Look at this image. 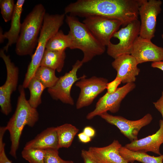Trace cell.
<instances>
[{
  "mask_svg": "<svg viewBox=\"0 0 163 163\" xmlns=\"http://www.w3.org/2000/svg\"><path fill=\"white\" fill-rule=\"evenodd\" d=\"M64 12L75 17L97 16L116 19L125 27L135 19L137 7L134 0H78L66 6Z\"/></svg>",
  "mask_w": 163,
  "mask_h": 163,
  "instance_id": "6da1fadb",
  "label": "cell"
},
{
  "mask_svg": "<svg viewBox=\"0 0 163 163\" xmlns=\"http://www.w3.org/2000/svg\"><path fill=\"white\" fill-rule=\"evenodd\" d=\"M18 88L20 95L16 110L5 126L10 135L11 146L9 153L15 158H16V152L24 127L26 125L33 127L39 117L37 109L31 107L27 100L22 85H19Z\"/></svg>",
  "mask_w": 163,
  "mask_h": 163,
  "instance_id": "7a4b0ae2",
  "label": "cell"
},
{
  "mask_svg": "<svg viewBox=\"0 0 163 163\" xmlns=\"http://www.w3.org/2000/svg\"><path fill=\"white\" fill-rule=\"evenodd\" d=\"M65 18L72 40L71 49H78L82 51L83 56L82 61L83 63L104 53L106 46L95 38L83 23L76 17L69 14H66Z\"/></svg>",
  "mask_w": 163,
  "mask_h": 163,
  "instance_id": "3957f363",
  "label": "cell"
},
{
  "mask_svg": "<svg viewBox=\"0 0 163 163\" xmlns=\"http://www.w3.org/2000/svg\"><path fill=\"white\" fill-rule=\"evenodd\" d=\"M46 9L41 3L36 5L21 23L15 51L18 56H31L36 48L46 14Z\"/></svg>",
  "mask_w": 163,
  "mask_h": 163,
  "instance_id": "277c9868",
  "label": "cell"
},
{
  "mask_svg": "<svg viewBox=\"0 0 163 163\" xmlns=\"http://www.w3.org/2000/svg\"><path fill=\"white\" fill-rule=\"evenodd\" d=\"M66 15L64 13L51 14L46 13L36 50L31 56L22 85L24 88H27L30 80L40 66L48 41L59 30L63 24Z\"/></svg>",
  "mask_w": 163,
  "mask_h": 163,
  "instance_id": "5b68a950",
  "label": "cell"
},
{
  "mask_svg": "<svg viewBox=\"0 0 163 163\" xmlns=\"http://www.w3.org/2000/svg\"><path fill=\"white\" fill-rule=\"evenodd\" d=\"M140 21H133L125 27L118 30L113 37L118 39L117 44L111 43L107 47V54L115 59L124 54H131L134 42L139 36Z\"/></svg>",
  "mask_w": 163,
  "mask_h": 163,
  "instance_id": "8992f818",
  "label": "cell"
},
{
  "mask_svg": "<svg viewBox=\"0 0 163 163\" xmlns=\"http://www.w3.org/2000/svg\"><path fill=\"white\" fill-rule=\"evenodd\" d=\"M140 18L139 36L151 40L155 37L157 16L161 11L160 0H138Z\"/></svg>",
  "mask_w": 163,
  "mask_h": 163,
  "instance_id": "52a82bcc",
  "label": "cell"
},
{
  "mask_svg": "<svg viewBox=\"0 0 163 163\" xmlns=\"http://www.w3.org/2000/svg\"><path fill=\"white\" fill-rule=\"evenodd\" d=\"M0 56L5 63L7 71L5 82L0 87L1 111L3 114L8 115L12 111L11 96L17 88L19 70L18 67L11 61L9 56L5 54L3 49L0 50Z\"/></svg>",
  "mask_w": 163,
  "mask_h": 163,
  "instance_id": "ba28073f",
  "label": "cell"
},
{
  "mask_svg": "<svg viewBox=\"0 0 163 163\" xmlns=\"http://www.w3.org/2000/svg\"><path fill=\"white\" fill-rule=\"evenodd\" d=\"M83 23L95 38L105 46L111 43V38L122 25L118 20L97 16L86 17Z\"/></svg>",
  "mask_w": 163,
  "mask_h": 163,
  "instance_id": "9c48e42d",
  "label": "cell"
},
{
  "mask_svg": "<svg viewBox=\"0 0 163 163\" xmlns=\"http://www.w3.org/2000/svg\"><path fill=\"white\" fill-rule=\"evenodd\" d=\"M108 80L103 77L93 76L86 78L84 74L75 83L80 92L76 104L77 109H79L91 105L94 99L105 89Z\"/></svg>",
  "mask_w": 163,
  "mask_h": 163,
  "instance_id": "30bf717a",
  "label": "cell"
},
{
  "mask_svg": "<svg viewBox=\"0 0 163 163\" xmlns=\"http://www.w3.org/2000/svg\"><path fill=\"white\" fill-rule=\"evenodd\" d=\"M134 82L128 83L118 88L114 92H107L100 97L97 102L94 109L88 113L86 116L90 120L97 116L109 111L113 113L117 112L120 108L121 101L127 95L135 88Z\"/></svg>",
  "mask_w": 163,
  "mask_h": 163,
  "instance_id": "8fae6325",
  "label": "cell"
},
{
  "mask_svg": "<svg viewBox=\"0 0 163 163\" xmlns=\"http://www.w3.org/2000/svg\"><path fill=\"white\" fill-rule=\"evenodd\" d=\"M83 64L82 60H77L70 71L60 77L53 87L47 89L48 93L53 99L59 100L64 104L74 105L71 91L74 84L81 78V77L78 78L77 73Z\"/></svg>",
  "mask_w": 163,
  "mask_h": 163,
  "instance_id": "7c38bea8",
  "label": "cell"
},
{
  "mask_svg": "<svg viewBox=\"0 0 163 163\" xmlns=\"http://www.w3.org/2000/svg\"><path fill=\"white\" fill-rule=\"evenodd\" d=\"M108 123L115 126L120 132L131 142L138 139L139 131L152 121V115L148 113L141 119L135 120H127L120 116H113L107 112L99 116Z\"/></svg>",
  "mask_w": 163,
  "mask_h": 163,
  "instance_id": "4fadbf2b",
  "label": "cell"
},
{
  "mask_svg": "<svg viewBox=\"0 0 163 163\" xmlns=\"http://www.w3.org/2000/svg\"><path fill=\"white\" fill-rule=\"evenodd\" d=\"M131 55L138 64L146 62H152L163 60V47L154 44L150 40L139 36L135 40Z\"/></svg>",
  "mask_w": 163,
  "mask_h": 163,
  "instance_id": "5bb4252c",
  "label": "cell"
},
{
  "mask_svg": "<svg viewBox=\"0 0 163 163\" xmlns=\"http://www.w3.org/2000/svg\"><path fill=\"white\" fill-rule=\"evenodd\" d=\"M135 58L131 54H124L114 59L111 65L117 72L116 77L120 78L122 83L134 82L136 76L140 72Z\"/></svg>",
  "mask_w": 163,
  "mask_h": 163,
  "instance_id": "9a60e30c",
  "label": "cell"
},
{
  "mask_svg": "<svg viewBox=\"0 0 163 163\" xmlns=\"http://www.w3.org/2000/svg\"><path fill=\"white\" fill-rule=\"evenodd\" d=\"M159 123V128L155 133L131 142L124 146L134 151L152 152L159 155H161L160 148L163 143V121L161 120Z\"/></svg>",
  "mask_w": 163,
  "mask_h": 163,
  "instance_id": "2e32d148",
  "label": "cell"
},
{
  "mask_svg": "<svg viewBox=\"0 0 163 163\" xmlns=\"http://www.w3.org/2000/svg\"><path fill=\"white\" fill-rule=\"evenodd\" d=\"M122 146L118 140H114L107 146L90 147L88 150L99 163H129L120 154L119 149Z\"/></svg>",
  "mask_w": 163,
  "mask_h": 163,
  "instance_id": "e0dca14e",
  "label": "cell"
},
{
  "mask_svg": "<svg viewBox=\"0 0 163 163\" xmlns=\"http://www.w3.org/2000/svg\"><path fill=\"white\" fill-rule=\"evenodd\" d=\"M25 2L24 0H18L17 1L14 11L11 20V27L9 30L3 33L2 28H0V43H2L5 39L8 40L6 45L3 49L6 52L8 51L10 46L13 44H16L18 39L21 26V14Z\"/></svg>",
  "mask_w": 163,
  "mask_h": 163,
  "instance_id": "ac0fdd59",
  "label": "cell"
},
{
  "mask_svg": "<svg viewBox=\"0 0 163 163\" xmlns=\"http://www.w3.org/2000/svg\"><path fill=\"white\" fill-rule=\"evenodd\" d=\"M25 149L34 148L47 150H58V141L55 127H48L38 134L34 139L27 142Z\"/></svg>",
  "mask_w": 163,
  "mask_h": 163,
  "instance_id": "d6986e66",
  "label": "cell"
},
{
  "mask_svg": "<svg viewBox=\"0 0 163 163\" xmlns=\"http://www.w3.org/2000/svg\"><path fill=\"white\" fill-rule=\"evenodd\" d=\"M119 151L121 156L129 163L136 161L142 163H163V154L158 156H151L146 153L131 151L122 146Z\"/></svg>",
  "mask_w": 163,
  "mask_h": 163,
  "instance_id": "ffe728a7",
  "label": "cell"
},
{
  "mask_svg": "<svg viewBox=\"0 0 163 163\" xmlns=\"http://www.w3.org/2000/svg\"><path fill=\"white\" fill-rule=\"evenodd\" d=\"M66 57L65 51H58L46 49L40 66L47 67L60 72Z\"/></svg>",
  "mask_w": 163,
  "mask_h": 163,
  "instance_id": "44dd1931",
  "label": "cell"
},
{
  "mask_svg": "<svg viewBox=\"0 0 163 163\" xmlns=\"http://www.w3.org/2000/svg\"><path fill=\"white\" fill-rule=\"evenodd\" d=\"M55 129L57 135L59 149L69 147L79 131L75 126L67 123L55 127Z\"/></svg>",
  "mask_w": 163,
  "mask_h": 163,
  "instance_id": "7402d4cb",
  "label": "cell"
},
{
  "mask_svg": "<svg viewBox=\"0 0 163 163\" xmlns=\"http://www.w3.org/2000/svg\"><path fill=\"white\" fill-rule=\"evenodd\" d=\"M72 40L70 35L65 34L61 30H59L48 41L46 49L55 51H65L67 48L71 49Z\"/></svg>",
  "mask_w": 163,
  "mask_h": 163,
  "instance_id": "603a6c76",
  "label": "cell"
},
{
  "mask_svg": "<svg viewBox=\"0 0 163 163\" xmlns=\"http://www.w3.org/2000/svg\"><path fill=\"white\" fill-rule=\"evenodd\" d=\"M27 88L30 93L28 102L31 107L36 109L42 103L41 95L46 88L34 76L30 80Z\"/></svg>",
  "mask_w": 163,
  "mask_h": 163,
  "instance_id": "cb8c5ba5",
  "label": "cell"
},
{
  "mask_svg": "<svg viewBox=\"0 0 163 163\" xmlns=\"http://www.w3.org/2000/svg\"><path fill=\"white\" fill-rule=\"evenodd\" d=\"M55 71L47 67L40 66L36 71L34 76L46 88H51L56 84L59 79L56 75Z\"/></svg>",
  "mask_w": 163,
  "mask_h": 163,
  "instance_id": "d4e9b609",
  "label": "cell"
},
{
  "mask_svg": "<svg viewBox=\"0 0 163 163\" xmlns=\"http://www.w3.org/2000/svg\"><path fill=\"white\" fill-rule=\"evenodd\" d=\"M45 150L24 148L21 152L22 157L30 163H44Z\"/></svg>",
  "mask_w": 163,
  "mask_h": 163,
  "instance_id": "484cf974",
  "label": "cell"
},
{
  "mask_svg": "<svg viewBox=\"0 0 163 163\" xmlns=\"http://www.w3.org/2000/svg\"><path fill=\"white\" fill-rule=\"evenodd\" d=\"M16 4L14 0H0L1 13L4 21L11 20L13 15Z\"/></svg>",
  "mask_w": 163,
  "mask_h": 163,
  "instance_id": "4316f807",
  "label": "cell"
},
{
  "mask_svg": "<svg viewBox=\"0 0 163 163\" xmlns=\"http://www.w3.org/2000/svg\"><path fill=\"white\" fill-rule=\"evenodd\" d=\"M44 163H74L72 161H66L62 159L59 155L58 150H45Z\"/></svg>",
  "mask_w": 163,
  "mask_h": 163,
  "instance_id": "83f0119b",
  "label": "cell"
},
{
  "mask_svg": "<svg viewBox=\"0 0 163 163\" xmlns=\"http://www.w3.org/2000/svg\"><path fill=\"white\" fill-rule=\"evenodd\" d=\"M121 83H122L121 79L119 77H116L113 81L107 84L106 87L107 92L111 94L115 92Z\"/></svg>",
  "mask_w": 163,
  "mask_h": 163,
  "instance_id": "f1b7e54d",
  "label": "cell"
},
{
  "mask_svg": "<svg viewBox=\"0 0 163 163\" xmlns=\"http://www.w3.org/2000/svg\"><path fill=\"white\" fill-rule=\"evenodd\" d=\"M3 138H0V163H12L7 156L5 150V143Z\"/></svg>",
  "mask_w": 163,
  "mask_h": 163,
  "instance_id": "f546056e",
  "label": "cell"
},
{
  "mask_svg": "<svg viewBox=\"0 0 163 163\" xmlns=\"http://www.w3.org/2000/svg\"><path fill=\"white\" fill-rule=\"evenodd\" d=\"M81 155L84 163H99L94 158L88 150H82Z\"/></svg>",
  "mask_w": 163,
  "mask_h": 163,
  "instance_id": "4dcf8cb0",
  "label": "cell"
},
{
  "mask_svg": "<svg viewBox=\"0 0 163 163\" xmlns=\"http://www.w3.org/2000/svg\"><path fill=\"white\" fill-rule=\"evenodd\" d=\"M155 108L159 111L162 115L163 121V91L162 92L161 95L159 99L156 102L153 103Z\"/></svg>",
  "mask_w": 163,
  "mask_h": 163,
  "instance_id": "1f68e13d",
  "label": "cell"
},
{
  "mask_svg": "<svg viewBox=\"0 0 163 163\" xmlns=\"http://www.w3.org/2000/svg\"><path fill=\"white\" fill-rule=\"evenodd\" d=\"M79 141L83 143H87L90 142L91 138L86 135L84 132H81L77 135Z\"/></svg>",
  "mask_w": 163,
  "mask_h": 163,
  "instance_id": "d6a6232c",
  "label": "cell"
},
{
  "mask_svg": "<svg viewBox=\"0 0 163 163\" xmlns=\"http://www.w3.org/2000/svg\"><path fill=\"white\" fill-rule=\"evenodd\" d=\"M83 132L87 136L91 138L94 137L95 134V130L93 128L89 126L85 127Z\"/></svg>",
  "mask_w": 163,
  "mask_h": 163,
  "instance_id": "836d02e7",
  "label": "cell"
},
{
  "mask_svg": "<svg viewBox=\"0 0 163 163\" xmlns=\"http://www.w3.org/2000/svg\"><path fill=\"white\" fill-rule=\"evenodd\" d=\"M152 67L159 69L163 71V60L158 62H152Z\"/></svg>",
  "mask_w": 163,
  "mask_h": 163,
  "instance_id": "e575fe53",
  "label": "cell"
},
{
  "mask_svg": "<svg viewBox=\"0 0 163 163\" xmlns=\"http://www.w3.org/2000/svg\"><path fill=\"white\" fill-rule=\"evenodd\" d=\"M161 36L162 39H163V34H161Z\"/></svg>",
  "mask_w": 163,
  "mask_h": 163,
  "instance_id": "d590c367",
  "label": "cell"
},
{
  "mask_svg": "<svg viewBox=\"0 0 163 163\" xmlns=\"http://www.w3.org/2000/svg\"><path fill=\"white\" fill-rule=\"evenodd\" d=\"M136 163V162H133V163Z\"/></svg>",
  "mask_w": 163,
  "mask_h": 163,
  "instance_id": "8d00e7d4",
  "label": "cell"
}]
</instances>
